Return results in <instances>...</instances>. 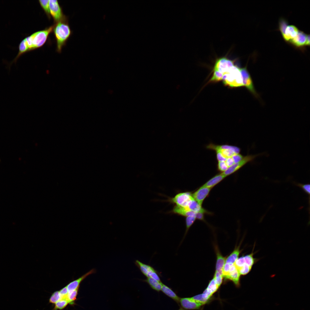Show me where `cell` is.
Here are the masks:
<instances>
[{
    "mask_svg": "<svg viewBox=\"0 0 310 310\" xmlns=\"http://www.w3.org/2000/svg\"><path fill=\"white\" fill-rule=\"evenodd\" d=\"M227 177L222 173L218 174L207 181L203 185L212 189Z\"/></svg>",
    "mask_w": 310,
    "mask_h": 310,
    "instance_id": "18",
    "label": "cell"
},
{
    "mask_svg": "<svg viewBox=\"0 0 310 310\" xmlns=\"http://www.w3.org/2000/svg\"><path fill=\"white\" fill-rule=\"evenodd\" d=\"M299 30L295 26L288 25L287 27L284 34L282 36L284 41L288 43L297 34Z\"/></svg>",
    "mask_w": 310,
    "mask_h": 310,
    "instance_id": "16",
    "label": "cell"
},
{
    "mask_svg": "<svg viewBox=\"0 0 310 310\" xmlns=\"http://www.w3.org/2000/svg\"><path fill=\"white\" fill-rule=\"evenodd\" d=\"M179 303L184 310L198 309L203 305L192 297L180 298Z\"/></svg>",
    "mask_w": 310,
    "mask_h": 310,
    "instance_id": "11",
    "label": "cell"
},
{
    "mask_svg": "<svg viewBox=\"0 0 310 310\" xmlns=\"http://www.w3.org/2000/svg\"></svg>",
    "mask_w": 310,
    "mask_h": 310,
    "instance_id": "40",
    "label": "cell"
},
{
    "mask_svg": "<svg viewBox=\"0 0 310 310\" xmlns=\"http://www.w3.org/2000/svg\"><path fill=\"white\" fill-rule=\"evenodd\" d=\"M54 26L35 32L24 39L28 52L41 47L45 43L49 34L53 31Z\"/></svg>",
    "mask_w": 310,
    "mask_h": 310,
    "instance_id": "2",
    "label": "cell"
},
{
    "mask_svg": "<svg viewBox=\"0 0 310 310\" xmlns=\"http://www.w3.org/2000/svg\"><path fill=\"white\" fill-rule=\"evenodd\" d=\"M217 167V170L221 173L224 172L228 168L224 161L218 162Z\"/></svg>",
    "mask_w": 310,
    "mask_h": 310,
    "instance_id": "32",
    "label": "cell"
},
{
    "mask_svg": "<svg viewBox=\"0 0 310 310\" xmlns=\"http://www.w3.org/2000/svg\"><path fill=\"white\" fill-rule=\"evenodd\" d=\"M219 288L213 277L209 281L207 287L203 293L200 294L206 303L209 302L213 294L217 291Z\"/></svg>",
    "mask_w": 310,
    "mask_h": 310,
    "instance_id": "13",
    "label": "cell"
},
{
    "mask_svg": "<svg viewBox=\"0 0 310 310\" xmlns=\"http://www.w3.org/2000/svg\"><path fill=\"white\" fill-rule=\"evenodd\" d=\"M233 264L232 263L225 262L222 270L223 277L228 274L230 269Z\"/></svg>",
    "mask_w": 310,
    "mask_h": 310,
    "instance_id": "34",
    "label": "cell"
},
{
    "mask_svg": "<svg viewBox=\"0 0 310 310\" xmlns=\"http://www.w3.org/2000/svg\"><path fill=\"white\" fill-rule=\"evenodd\" d=\"M240 275L237 269L234 264L228 274L223 278L225 280H229L232 281L236 286L238 287L240 285Z\"/></svg>",
    "mask_w": 310,
    "mask_h": 310,
    "instance_id": "14",
    "label": "cell"
},
{
    "mask_svg": "<svg viewBox=\"0 0 310 310\" xmlns=\"http://www.w3.org/2000/svg\"><path fill=\"white\" fill-rule=\"evenodd\" d=\"M161 291L178 303H179L180 298L170 288L163 283Z\"/></svg>",
    "mask_w": 310,
    "mask_h": 310,
    "instance_id": "20",
    "label": "cell"
},
{
    "mask_svg": "<svg viewBox=\"0 0 310 310\" xmlns=\"http://www.w3.org/2000/svg\"><path fill=\"white\" fill-rule=\"evenodd\" d=\"M213 73L209 82H216L222 80L223 74L217 70H213Z\"/></svg>",
    "mask_w": 310,
    "mask_h": 310,
    "instance_id": "28",
    "label": "cell"
},
{
    "mask_svg": "<svg viewBox=\"0 0 310 310\" xmlns=\"http://www.w3.org/2000/svg\"><path fill=\"white\" fill-rule=\"evenodd\" d=\"M215 249L216 257L215 271L222 274V269L225 263L226 257L222 255L218 247L216 246Z\"/></svg>",
    "mask_w": 310,
    "mask_h": 310,
    "instance_id": "17",
    "label": "cell"
},
{
    "mask_svg": "<svg viewBox=\"0 0 310 310\" xmlns=\"http://www.w3.org/2000/svg\"><path fill=\"white\" fill-rule=\"evenodd\" d=\"M171 212L174 214L185 217L190 216H195L196 213L187 208L176 205L174 206Z\"/></svg>",
    "mask_w": 310,
    "mask_h": 310,
    "instance_id": "19",
    "label": "cell"
},
{
    "mask_svg": "<svg viewBox=\"0 0 310 310\" xmlns=\"http://www.w3.org/2000/svg\"><path fill=\"white\" fill-rule=\"evenodd\" d=\"M59 291L61 296V299H67L68 292L66 286L61 289Z\"/></svg>",
    "mask_w": 310,
    "mask_h": 310,
    "instance_id": "35",
    "label": "cell"
},
{
    "mask_svg": "<svg viewBox=\"0 0 310 310\" xmlns=\"http://www.w3.org/2000/svg\"><path fill=\"white\" fill-rule=\"evenodd\" d=\"M240 68L235 64L223 74L222 80L223 84L231 88L243 86Z\"/></svg>",
    "mask_w": 310,
    "mask_h": 310,
    "instance_id": "3",
    "label": "cell"
},
{
    "mask_svg": "<svg viewBox=\"0 0 310 310\" xmlns=\"http://www.w3.org/2000/svg\"><path fill=\"white\" fill-rule=\"evenodd\" d=\"M213 277L214 278L216 284L219 287L223 281V278L222 274L217 272L215 271Z\"/></svg>",
    "mask_w": 310,
    "mask_h": 310,
    "instance_id": "31",
    "label": "cell"
},
{
    "mask_svg": "<svg viewBox=\"0 0 310 310\" xmlns=\"http://www.w3.org/2000/svg\"><path fill=\"white\" fill-rule=\"evenodd\" d=\"M135 263L142 273L147 278L151 277L161 281L160 277V274L152 266L144 264L138 260H136Z\"/></svg>",
    "mask_w": 310,
    "mask_h": 310,
    "instance_id": "6",
    "label": "cell"
},
{
    "mask_svg": "<svg viewBox=\"0 0 310 310\" xmlns=\"http://www.w3.org/2000/svg\"><path fill=\"white\" fill-rule=\"evenodd\" d=\"M96 272V270L94 269H93L78 278L69 283L66 286L68 293L71 292L79 287L80 284L82 281L88 276L92 274L95 273Z\"/></svg>",
    "mask_w": 310,
    "mask_h": 310,
    "instance_id": "15",
    "label": "cell"
},
{
    "mask_svg": "<svg viewBox=\"0 0 310 310\" xmlns=\"http://www.w3.org/2000/svg\"><path fill=\"white\" fill-rule=\"evenodd\" d=\"M53 26V31L56 41L57 51L60 53L71 34V30L66 16Z\"/></svg>",
    "mask_w": 310,
    "mask_h": 310,
    "instance_id": "1",
    "label": "cell"
},
{
    "mask_svg": "<svg viewBox=\"0 0 310 310\" xmlns=\"http://www.w3.org/2000/svg\"><path fill=\"white\" fill-rule=\"evenodd\" d=\"M49 6L50 15L53 18L55 23L61 20L66 16L64 15L58 1L49 0Z\"/></svg>",
    "mask_w": 310,
    "mask_h": 310,
    "instance_id": "8",
    "label": "cell"
},
{
    "mask_svg": "<svg viewBox=\"0 0 310 310\" xmlns=\"http://www.w3.org/2000/svg\"><path fill=\"white\" fill-rule=\"evenodd\" d=\"M192 193L189 192L179 193L169 200L176 205L187 208L190 201L193 199Z\"/></svg>",
    "mask_w": 310,
    "mask_h": 310,
    "instance_id": "7",
    "label": "cell"
},
{
    "mask_svg": "<svg viewBox=\"0 0 310 310\" xmlns=\"http://www.w3.org/2000/svg\"><path fill=\"white\" fill-rule=\"evenodd\" d=\"M225 162L228 167L232 166L235 163L232 157L228 158Z\"/></svg>",
    "mask_w": 310,
    "mask_h": 310,
    "instance_id": "37",
    "label": "cell"
},
{
    "mask_svg": "<svg viewBox=\"0 0 310 310\" xmlns=\"http://www.w3.org/2000/svg\"><path fill=\"white\" fill-rule=\"evenodd\" d=\"M308 34L303 31L299 30L297 35L289 42L294 48L303 51L305 50L306 42Z\"/></svg>",
    "mask_w": 310,
    "mask_h": 310,
    "instance_id": "10",
    "label": "cell"
},
{
    "mask_svg": "<svg viewBox=\"0 0 310 310\" xmlns=\"http://www.w3.org/2000/svg\"><path fill=\"white\" fill-rule=\"evenodd\" d=\"M61 299V297L59 291L54 292L51 295L49 299V303L52 304H55Z\"/></svg>",
    "mask_w": 310,
    "mask_h": 310,
    "instance_id": "29",
    "label": "cell"
},
{
    "mask_svg": "<svg viewBox=\"0 0 310 310\" xmlns=\"http://www.w3.org/2000/svg\"><path fill=\"white\" fill-rule=\"evenodd\" d=\"M288 21L285 19L283 18L280 19L278 23V30L280 32L281 34L283 36L284 34L285 30L288 25Z\"/></svg>",
    "mask_w": 310,
    "mask_h": 310,
    "instance_id": "26",
    "label": "cell"
},
{
    "mask_svg": "<svg viewBox=\"0 0 310 310\" xmlns=\"http://www.w3.org/2000/svg\"><path fill=\"white\" fill-rule=\"evenodd\" d=\"M306 45L307 46H310V35L309 34H308L307 36L306 42Z\"/></svg>",
    "mask_w": 310,
    "mask_h": 310,
    "instance_id": "38",
    "label": "cell"
},
{
    "mask_svg": "<svg viewBox=\"0 0 310 310\" xmlns=\"http://www.w3.org/2000/svg\"><path fill=\"white\" fill-rule=\"evenodd\" d=\"M69 303L67 299H61L55 304L53 310H62L65 308Z\"/></svg>",
    "mask_w": 310,
    "mask_h": 310,
    "instance_id": "27",
    "label": "cell"
},
{
    "mask_svg": "<svg viewBox=\"0 0 310 310\" xmlns=\"http://www.w3.org/2000/svg\"><path fill=\"white\" fill-rule=\"evenodd\" d=\"M205 147L208 150L220 153L225 161L228 158L232 157L236 154L240 153L241 151L239 147L227 144L218 145L210 142L206 145Z\"/></svg>",
    "mask_w": 310,
    "mask_h": 310,
    "instance_id": "4",
    "label": "cell"
},
{
    "mask_svg": "<svg viewBox=\"0 0 310 310\" xmlns=\"http://www.w3.org/2000/svg\"><path fill=\"white\" fill-rule=\"evenodd\" d=\"M243 156H244L241 154L239 153L235 154L232 156V158L234 160L235 163L240 161L243 158Z\"/></svg>",
    "mask_w": 310,
    "mask_h": 310,
    "instance_id": "36",
    "label": "cell"
},
{
    "mask_svg": "<svg viewBox=\"0 0 310 310\" xmlns=\"http://www.w3.org/2000/svg\"><path fill=\"white\" fill-rule=\"evenodd\" d=\"M252 268V267L245 265L237 269L240 275L244 276L249 273Z\"/></svg>",
    "mask_w": 310,
    "mask_h": 310,
    "instance_id": "30",
    "label": "cell"
},
{
    "mask_svg": "<svg viewBox=\"0 0 310 310\" xmlns=\"http://www.w3.org/2000/svg\"><path fill=\"white\" fill-rule=\"evenodd\" d=\"M196 219L195 216H190L186 217L185 219L186 230L184 235L180 243H182L185 236L186 235L189 229L194 222Z\"/></svg>",
    "mask_w": 310,
    "mask_h": 310,
    "instance_id": "23",
    "label": "cell"
},
{
    "mask_svg": "<svg viewBox=\"0 0 310 310\" xmlns=\"http://www.w3.org/2000/svg\"><path fill=\"white\" fill-rule=\"evenodd\" d=\"M79 287L68 293L67 299L70 305H72L75 303L78 294Z\"/></svg>",
    "mask_w": 310,
    "mask_h": 310,
    "instance_id": "25",
    "label": "cell"
},
{
    "mask_svg": "<svg viewBox=\"0 0 310 310\" xmlns=\"http://www.w3.org/2000/svg\"><path fill=\"white\" fill-rule=\"evenodd\" d=\"M262 154V153H261L254 155L247 154L244 156L240 161L228 167L224 172L222 173L227 177L235 173L247 163L253 161L255 158Z\"/></svg>",
    "mask_w": 310,
    "mask_h": 310,
    "instance_id": "5",
    "label": "cell"
},
{
    "mask_svg": "<svg viewBox=\"0 0 310 310\" xmlns=\"http://www.w3.org/2000/svg\"><path fill=\"white\" fill-rule=\"evenodd\" d=\"M240 72L243 86H245L255 97L259 98V95L255 90L252 78L246 67L241 68Z\"/></svg>",
    "mask_w": 310,
    "mask_h": 310,
    "instance_id": "9",
    "label": "cell"
},
{
    "mask_svg": "<svg viewBox=\"0 0 310 310\" xmlns=\"http://www.w3.org/2000/svg\"><path fill=\"white\" fill-rule=\"evenodd\" d=\"M294 184H296L297 186L301 188L305 193L309 196L310 193V185L309 184H303L298 183H295Z\"/></svg>",
    "mask_w": 310,
    "mask_h": 310,
    "instance_id": "33",
    "label": "cell"
},
{
    "mask_svg": "<svg viewBox=\"0 0 310 310\" xmlns=\"http://www.w3.org/2000/svg\"><path fill=\"white\" fill-rule=\"evenodd\" d=\"M239 248V246L235 248L234 250L230 255L226 257L225 262L234 264L238 258L239 255L241 252Z\"/></svg>",
    "mask_w": 310,
    "mask_h": 310,
    "instance_id": "22",
    "label": "cell"
},
{
    "mask_svg": "<svg viewBox=\"0 0 310 310\" xmlns=\"http://www.w3.org/2000/svg\"><path fill=\"white\" fill-rule=\"evenodd\" d=\"M211 189L203 185L192 193V196L196 202L202 206L204 201L208 196Z\"/></svg>",
    "mask_w": 310,
    "mask_h": 310,
    "instance_id": "12",
    "label": "cell"
},
{
    "mask_svg": "<svg viewBox=\"0 0 310 310\" xmlns=\"http://www.w3.org/2000/svg\"><path fill=\"white\" fill-rule=\"evenodd\" d=\"M143 281L147 283L150 287L154 290L158 292L161 290L163 283L151 277L147 278Z\"/></svg>",
    "mask_w": 310,
    "mask_h": 310,
    "instance_id": "21",
    "label": "cell"
},
{
    "mask_svg": "<svg viewBox=\"0 0 310 310\" xmlns=\"http://www.w3.org/2000/svg\"><path fill=\"white\" fill-rule=\"evenodd\" d=\"M49 0H39V3L41 7L43 9L48 18L50 19L51 16L49 6Z\"/></svg>",
    "mask_w": 310,
    "mask_h": 310,
    "instance_id": "24",
    "label": "cell"
},
{
    "mask_svg": "<svg viewBox=\"0 0 310 310\" xmlns=\"http://www.w3.org/2000/svg\"><path fill=\"white\" fill-rule=\"evenodd\" d=\"M178 310H184V309H183V308H182L181 307V308H180V309H178Z\"/></svg>",
    "mask_w": 310,
    "mask_h": 310,
    "instance_id": "39",
    "label": "cell"
}]
</instances>
